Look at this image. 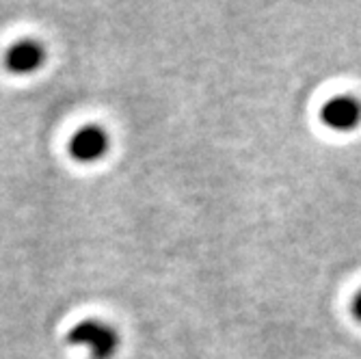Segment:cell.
<instances>
[{"instance_id":"1","label":"cell","mask_w":361,"mask_h":359,"mask_svg":"<svg viewBox=\"0 0 361 359\" xmlns=\"http://www.w3.org/2000/svg\"><path fill=\"white\" fill-rule=\"evenodd\" d=\"M68 342L89 348L91 359H111L117 348V334L104 322L82 320L70 331Z\"/></svg>"},{"instance_id":"2","label":"cell","mask_w":361,"mask_h":359,"mask_svg":"<svg viewBox=\"0 0 361 359\" xmlns=\"http://www.w3.org/2000/svg\"><path fill=\"white\" fill-rule=\"evenodd\" d=\"M106 150H109V137L97 126L80 128L70 141V154L78 162H93L97 158H102Z\"/></svg>"},{"instance_id":"3","label":"cell","mask_w":361,"mask_h":359,"mask_svg":"<svg viewBox=\"0 0 361 359\" xmlns=\"http://www.w3.org/2000/svg\"><path fill=\"white\" fill-rule=\"evenodd\" d=\"M46 61V50L39 42H18L16 46L9 48L7 52V68L13 74H30L35 72L37 68H42V63Z\"/></svg>"},{"instance_id":"4","label":"cell","mask_w":361,"mask_h":359,"mask_svg":"<svg viewBox=\"0 0 361 359\" xmlns=\"http://www.w3.org/2000/svg\"><path fill=\"white\" fill-rule=\"evenodd\" d=\"M359 117H361V107L355 97H348V95L334 97V100H329L322 109V121L336 130L355 128Z\"/></svg>"},{"instance_id":"5","label":"cell","mask_w":361,"mask_h":359,"mask_svg":"<svg viewBox=\"0 0 361 359\" xmlns=\"http://www.w3.org/2000/svg\"><path fill=\"white\" fill-rule=\"evenodd\" d=\"M353 308H355V316L361 318V292H359V297L355 299V305Z\"/></svg>"}]
</instances>
